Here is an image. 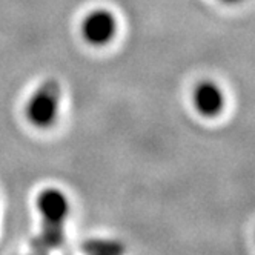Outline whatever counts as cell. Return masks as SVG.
<instances>
[{"instance_id":"6da1fadb","label":"cell","mask_w":255,"mask_h":255,"mask_svg":"<svg viewBox=\"0 0 255 255\" xmlns=\"http://www.w3.org/2000/svg\"><path fill=\"white\" fill-rule=\"evenodd\" d=\"M62 97L60 83L54 79L45 80L26 103V117L37 128H48L57 119Z\"/></svg>"},{"instance_id":"5b68a950","label":"cell","mask_w":255,"mask_h":255,"mask_svg":"<svg viewBox=\"0 0 255 255\" xmlns=\"http://www.w3.org/2000/svg\"><path fill=\"white\" fill-rule=\"evenodd\" d=\"M94 255H119V254H94Z\"/></svg>"},{"instance_id":"8992f818","label":"cell","mask_w":255,"mask_h":255,"mask_svg":"<svg viewBox=\"0 0 255 255\" xmlns=\"http://www.w3.org/2000/svg\"><path fill=\"white\" fill-rule=\"evenodd\" d=\"M223 2H229V3H232V2H237V0H223Z\"/></svg>"},{"instance_id":"277c9868","label":"cell","mask_w":255,"mask_h":255,"mask_svg":"<svg viewBox=\"0 0 255 255\" xmlns=\"http://www.w3.org/2000/svg\"><path fill=\"white\" fill-rule=\"evenodd\" d=\"M194 106L205 117H215L223 111L225 96L214 82H202L194 91Z\"/></svg>"},{"instance_id":"3957f363","label":"cell","mask_w":255,"mask_h":255,"mask_svg":"<svg viewBox=\"0 0 255 255\" xmlns=\"http://www.w3.org/2000/svg\"><path fill=\"white\" fill-rule=\"evenodd\" d=\"M37 209L42 215V225L65 226V220L69 214L68 197L56 188L43 189L37 197Z\"/></svg>"},{"instance_id":"7a4b0ae2","label":"cell","mask_w":255,"mask_h":255,"mask_svg":"<svg viewBox=\"0 0 255 255\" xmlns=\"http://www.w3.org/2000/svg\"><path fill=\"white\" fill-rule=\"evenodd\" d=\"M116 32V15L108 9H94L83 19L82 35L89 45L103 46L114 39Z\"/></svg>"},{"instance_id":"52a82bcc","label":"cell","mask_w":255,"mask_h":255,"mask_svg":"<svg viewBox=\"0 0 255 255\" xmlns=\"http://www.w3.org/2000/svg\"><path fill=\"white\" fill-rule=\"evenodd\" d=\"M31 255H39V254H32V252H31Z\"/></svg>"}]
</instances>
